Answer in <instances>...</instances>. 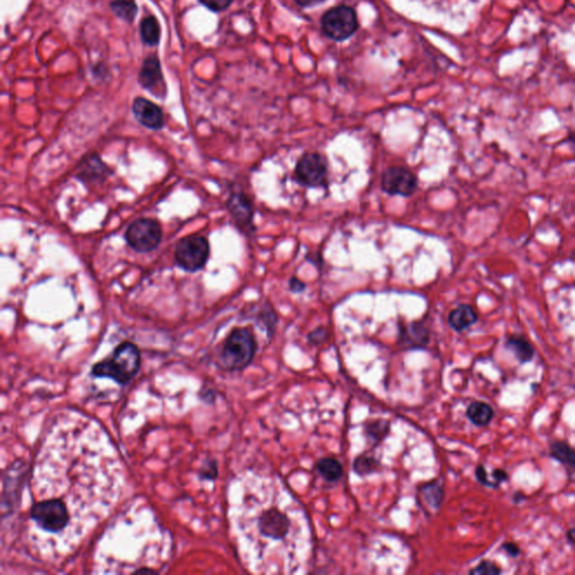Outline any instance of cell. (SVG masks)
<instances>
[{"label": "cell", "mask_w": 575, "mask_h": 575, "mask_svg": "<svg viewBox=\"0 0 575 575\" xmlns=\"http://www.w3.org/2000/svg\"><path fill=\"white\" fill-rule=\"evenodd\" d=\"M28 484V550L39 560L58 562L115 508L124 475L103 427L80 412L64 411L44 434Z\"/></svg>", "instance_id": "6da1fadb"}, {"label": "cell", "mask_w": 575, "mask_h": 575, "mask_svg": "<svg viewBox=\"0 0 575 575\" xmlns=\"http://www.w3.org/2000/svg\"><path fill=\"white\" fill-rule=\"evenodd\" d=\"M171 541L149 509L123 512L98 544L94 573H158L171 556Z\"/></svg>", "instance_id": "7a4b0ae2"}, {"label": "cell", "mask_w": 575, "mask_h": 575, "mask_svg": "<svg viewBox=\"0 0 575 575\" xmlns=\"http://www.w3.org/2000/svg\"><path fill=\"white\" fill-rule=\"evenodd\" d=\"M140 366L138 347L131 342H124L114 351L113 355L94 364L92 375L108 377L119 384H126L137 375Z\"/></svg>", "instance_id": "3957f363"}, {"label": "cell", "mask_w": 575, "mask_h": 575, "mask_svg": "<svg viewBox=\"0 0 575 575\" xmlns=\"http://www.w3.org/2000/svg\"><path fill=\"white\" fill-rule=\"evenodd\" d=\"M255 337L249 328H235L231 331L220 353V366L229 371H241L250 366L255 356Z\"/></svg>", "instance_id": "277c9868"}, {"label": "cell", "mask_w": 575, "mask_h": 575, "mask_svg": "<svg viewBox=\"0 0 575 575\" xmlns=\"http://www.w3.org/2000/svg\"><path fill=\"white\" fill-rule=\"evenodd\" d=\"M457 0H390L399 12L423 23H439L453 12Z\"/></svg>", "instance_id": "5b68a950"}, {"label": "cell", "mask_w": 575, "mask_h": 575, "mask_svg": "<svg viewBox=\"0 0 575 575\" xmlns=\"http://www.w3.org/2000/svg\"><path fill=\"white\" fill-rule=\"evenodd\" d=\"M295 181L307 188H326L328 182V162L318 152L302 154L295 163Z\"/></svg>", "instance_id": "8992f818"}, {"label": "cell", "mask_w": 575, "mask_h": 575, "mask_svg": "<svg viewBox=\"0 0 575 575\" xmlns=\"http://www.w3.org/2000/svg\"><path fill=\"white\" fill-rule=\"evenodd\" d=\"M209 253V243L206 238L199 235H190L178 242L174 258L185 271L197 272L207 263Z\"/></svg>", "instance_id": "52a82bcc"}, {"label": "cell", "mask_w": 575, "mask_h": 575, "mask_svg": "<svg viewBox=\"0 0 575 575\" xmlns=\"http://www.w3.org/2000/svg\"><path fill=\"white\" fill-rule=\"evenodd\" d=\"M359 28V21L353 8L348 6L334 7L322 19V28L326 36L336 41L350 39Z\"/></svg>", "instance_id": "ba28073f"}, {"label": "cell", "mask_w": 575, "mask_h": 575, "mask_svg": "<svg viewBox=\"0 0 575 575\" xmlns=\"http://www.w3.org/2000/svg\"><path fill=\"white\" fill-rule=\"evenodd\" d=\"M161 226L151 218H140L128 226L125 240L128 245L140 253L156 250L161 243Z\"/></svg>", "instance_id": "9c48e42d"}, {"label": "cell", "mask_w": 575, "mask_h": 575, "mask_svg": "<svg viewBox=\"0 0 575 575\" xmlns=\"http://www.w3.org/2000/svg\"><path fill=\"white\" fill-rule=\"evenodd\" d=\"M417 188V177L407 167H391L382 174L381 189L388 195L410 197Z\"/></svg>", "instance_id": "30bf717a"}, {"label": "cell", "mask_w": 575, "mask_h": 575, "mask_svg": "<svg viewBox=\"0 0 575 575\" xmlns=\"http://www.w3.org/2000/svg\"><path fill=\"white\" fill-rule=\"evenodd\" d=\"M138 83L142 88L156 98L163 99L167 96L165 76L162 74L161 63L156 55H149L144 60L138 74Z\"/></svg>", "instance_id": "8fae6325"}, {"label": "cell", "mask_w": 575, "mask_h": 575, "mask_svg": "<svg viewBox=\"0 0 575 575\" xmlns=\"http://www.w3.org/2000/svg\"><path fill=\"white\" fill-rule=\"evenodd\" d=\"M227 209L233 217L235 224L238 229L244 231H251L254 229L253 217L254 208L252 201L244 192H234L231 194L227 201Z\"/></svg>", "instance_id": "7c38bea8"}, {"label": "cell", "mask_w": 575, "mask_h": 575, "mask_svg": "<svg viewBox=\"0 0 575 575\" xmlns=\"http://www.w3.org/2000/svg\"><path fill=\"white\" fill-rule=\"evenodd\" d=\"M132 110L137 122L144 127L158 131L165 126V114L161 108L145 98L137 97L133 101Z\"/></svg>", "instance_id": "4fadbf2b"}, {"label": "cell", "mask_w": 575, "mask_h": 575, "mask_svg": "<svg viewBox=\"0 0 575 575\" xmlns=\"http://www.w3.org/2000/svg\"><path fill=\"white\" fill-rule=\"evenodd\" d=\"M400 343L409 348H421L429 342V331L421 322H412L399 327Z\"/></svg>", "instance_id": "5bb4252c"}, {"label": "cell", "mask_w": 575, "mask_h": 575, "mask_svg": "<svg viewBox=\"0 0 575 575\" xmlns=\"http://www.w3.org/2000/svg\"><path fill=\"white\" fill-rule=\"evenodd\" d=\"M448 325L455 332H464L478 322V315L470 304H460L448 315Z\"/></svg>", "instance_id": "9a60e30c"}, {"label": "cell", "mask_w": 575, "mask_h": 575, "mask_svg": "<svg viewBox=\"0 0 575 575\" xmlns=\"http://www.w3.org/2000/svg\"><path fill=\"white\" fill-rule=\"evenodd\" d=\"M505 347L514 353L518 362L521 364L530 362L535 356V348L523 335L514 334L509 336L508 339L505 341Z\"/></svg>", "instance_id": "2e32d148"}, {"label": "cell", "mask_w": 575, "mask_h": 575, "mask_svg": "<svg viewBox=\"0 0 575 575\" xmlns=\"http://www.w3.org/2000/svg\"><path fill=\"white\" fill-rule=\"evenodd\" d=\"M466 416L474 426L485 427L492 421L494 410L485 402L474 401L468 407Z\"/></svg>", "instance_id": "e0dca14e"}, {"label": "cell", "mask_w": 575, "mask_h": 575, "mask_svg": "<svg viewBox=\"0 0 575 575\" xmlns=\"http://www.w3.org/2000/svg\"><path fill=\"white\" fill-rule=\"evenodd\" d=\"M108 174V169L103 163L101 158L97 156H90L80 165V172L78 177L83 181H94L105 178Z\"/></svg>", "instance_id": "ac0fdd59"}, {"label": "cell", "mask_w": 575, "mask_h": 575, "mask_svg": "<svg viewBox=\"0 0 575 575\" xmlns=\"http://www.w3.org/2000/svg\"><path fill=\"white\" fill-rule=\"evenodd\" d=\"M550 455L557 462L575 471V450L565 441H555L552 443Z\"/></svg>", "instance_id": "d6986e66"}, {"label": "cell", "mask_w": 575, "mask_h": 575, "mask_svg": "<svg viewBox=\"0 0 575 575\" xmlns=\"http://www.w3.org/2000/svg\"><path fill=\"white\" fill-rule=\"evenodd\" d=\"M140 39L144 44L149 46L158 45L161 36V28L158 21L154 16H147L140 21Z\"/></svg>", "instance_id": "ffe728a7"}, {"label": "cell", "mask_w": 575, "mask_h": 575, "mask_svg": "<svg viewBox=\"0 0 575 575\" xmlns=\"http://www.w3.org/2000/svg\"><path fill=\"white\" fill-rule=\"evenodd\" d=\"M109 6L114 15L129 24L134 21L138 12L135 0H113Z\"/></svg>", "instance_id": "44dd1931"}, {"label": "cell", "mask_w": 575, "mask_h": 575, "mask_svg": "<svg viewBox=\"0 0 575 575\" xmlns=\"http://www.w3.org/2000/svg\"><path fill=\"white\" fill-rule=\"evenodd\" d=\"M420 498L423 500L429 508L437 509L441 507V502L444 499V490L437 483L425 484L420 488Z\"/></svg>", "instance_id": "7402d4cb"}, {"label": "cell", "mask_w": 575, "mask_h": 575, "mask_svg": "<svg viewBox=\"0 0 575 575\" xmlns=\"http://www.w3.org/2000/svg\"><path fill=\"white\" fill-rule=\"evenodd\" d=\"M317 470L320 475L328 482L337 481L343 475V468L341 463L332 457H325L317 464Z\"/></svg>", "instance_id": "603a6c76"}, {"label": "cell", "mask_w": 575, "mask_h": 575, "mask_svg": "<svg viewBox=\"0 0 575 575\" xmlns=\"http://www.w3.org/2000/svg\"><path fill=\"white\" fill-rule=\"evenodd\" d=\"M258 320H259L262 325L264 326L265 331L268 332L269 336L271 337L278 324V315L271 304H269V302H265L262 306L261 309H260Z\"/></svg>", "instance_id": "cb8c5ba5"}, {"label": "cell", "mask_w": 575, "mask_h": 575, "mask_svg": "<svg viewBox=\"0 0 575 575\" xmlns=\"http://www.w3.org/2000/svg\"><path fill=\"white\" fill-rule=\"evenodd\" d=\"M379 463L370 457H359L354 461V471L359 475L371 474L377 471Z\"/></svg>", "instance_id": "d4e9b609"}, {"label": "cell", "mask_w": 575, "mask_h": 575, "mask_svg": "<svg viewBox=\"0 0 575 575\" xmlns=\"http://www.w3.org/2000/svg\"><path fill=\"white\" fill-rule=\"evenodd\" d=\"M388 430H389V424L387 421H382V420L373 421L366 427L368 435L371 436V439L375 441H380L381 439H384V436L387 435Z\"/></svg>", "instance_id": "484cf974"}, {"label": "cell", "mask_w": 575, "mask_h": 575, "mask_svg": "<svg viewBox=\"0 0 575 575\" xmlns=\"http://www.w3.org/2000/svg\"><path fill=\"white\" fill-rule=\"evenodd\" d=\"M471 575H498L501 574L502 569L491 561H482L478 566L470 571Z\"/></svg>", "instance_id": "4316f807"}, {"label": "cell", "mask_w": 575, "mask_h": 575, "mask_svg": "<svg viewBox=\"0 0 575 575\" xmlns=\"http://www.w3.org/2000/svg\"><path fill=\"white\" fill-rule=\"evenodd\" d=\"M475 478L484 487L492 488V489H498L499 488V485L493 480L492 477L488 474L487 470L484 469L483 466H477V469H475Z\"/></svg>", "instance_id": "83f0119b"}, {"label": "cell", "mask_w": 575, "mask_h": 575, "mask_svg": "<svg viewBox=\"0 0 575 575\" xmlns=\"http://www.w3.org/2000/svg\"><path fill=\"white\" fill-rule=\"evenodd\" d=\"M201 5L207 7L211 12H220L227 10L231 6L233 0H199Z\"/></svg>", "instance_id": "f1b7e54d"}, {"label": "cell", "mask_w": 575, "mask_h": 575, "mask_svg": "<svg viewBox=\"0 0 575 575\" xmlns=\"http://www.w3.org/2000/svg\"><path fill=\"white\" fill-rule=\"evenodd\" d=\"M327 337H328V331L325 327H318L309 333L307 336L308 342L314 345L322 344L327 339Z\"/></svg>", "instance_id": "f546056e"}, {"label": "cell", "mask_w": 575, "mask_h": 575, "mask_svg": "<svg viewBox=\"0 0 575 575\" xmlns=\"http://www.w3.org/2000/svg\"><path fill=\"white\" fill-rule=\"evenodd\" d=\"M307 286L304 281L300 280L297 277H293L289 280V290L293 293H302L306 290Z\"/></svg>", "instance_id": "4dcf8cb0"}, {"label": "cell", "mask_w": 575, "mask_h": 575, "mask_svg": "<svg viewBox=\"0 0 575 575\" xmlns=\"http://www.w3.org/2000/svg\"><path fill=\"white\" fill-rule=\"evenodd\" d=\"M502 550L512 557H517L521 555V551L519 546L514 542H507L501 546Z\"/></svg>", "instance_id": "1f68e13d"}, {"label": "cell", "mask_w": 575, "mask_h": 575, "mask_svg": "<svg viewBox=\"0 0 575 575\" xmlns=\"http://www.w3.org/2000/svg\"><path fill=\"white\" fill-rule=\"evenodd\" d=\"M491 477H492L493 480L496 482L498 485L500 487V484L502 482H505L509 479V474L505 470L502 469H494L492 472H491Z\"/></svg>", "instance_id": "d6a6232c"}, {"label": "cell", "mask_w": 575, "mask_h": 575, "mask_svg": "<svg viewBox=\"0 0 575 575\" xmlns=\"http://www.w3.org/2000/svg\"><path fill=\"white\" fill-rule=\"evenodd\" d=\"M108 67L104 63H98L96 67H92V74H94L97 79H106L108 76Z\"/></svg>", "instance_id": "836d02e7"}, {"label": "cell", "mask_w": 575, "mask_h": 575, "mask_svg": "<svg viewBox=\"0 0 575 575\" xmlns=\"http://www.w3.org/2000/svg\"><path fill=\"white\" fill-rule=\"evenodd\" d=\"M324 1L325 0H295V3L302 7L316 6V5H320V3H324Z\"/></svg>", "instance_id": "e575fe53"}, {"label": "cell", "mask_w": 575, "mask_h": 575, "mask_svg": "<svg viewBox=\"0 0 575 575\" xmlns=\"http://www.w3.org/2000/svg\"><path fill=\"white\" fill-rule=\"evenodd\" d=\"M566 539H567V542H569V544L575 546V528H571V530H567V533H566Z\"/></svg>", "instance_id": "d590c367"}, {"label": "cell", "mask_w": 575, "mask_h": 575, "mask_svg": "<svg viewBox=\"0 0 575 575\" xmlns=\"http://www.w3.org/2000/svg\"><path fill=\"white\" fill-rule=\"evenodd\" d=\"M574 389H575V386H574Z\"/></svg>", "instance_id": "8d00e7d4"}]
</instances>
